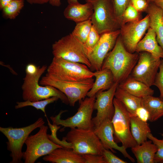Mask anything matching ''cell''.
Masks as SVG:
<instances>
[{"instance_id":"cell-1","label":"cell","mask_w":163,"mask_h":163,"mask_svg":"<svg viewBox=\"0 0 163 163\" xmlns=\"http://www.w3.org/2000/svg\"><path fill=\"white\" fill-rule=\"evenodd\" d=\"M139 57L138 53H130L126 49L120 35L114 47L105 58L101 69L110 70L114 82L119 84L130 75Z\"/></svg>"},{"instance_id":"cell-2","label":"cell","mask_w":163,"mask_h":163,"mask_svg":"<svg viewBox=\"0 0 163 163\" xmlns=\"http://www.w3.org/2000/svg\"><path fill=\"white\" fill-rule=\"evenodd\" d=\"M47 66H38L37 72L33 75L26 74L22 85V97L24 101H36L46 99L53 97L59 98L63 103L69 104L68 99L63 92L52 86H41L39 83V79L44 72Z\"/></svg>"},{"instance_id":"cell-3","label":"cell","mask_w":163,"mask_h":163,"mask_svg":"<svg viewBox=\"0 0 163 163\" xmlns=\"http://www.w3.org/2000/svg\"><path fill=\"white\" fill-rule=\"evenodd\" d=\"M88 68L84 64L54 57L46 75L63 81H80L94 77V72Z\"/></svg>"},{"instance_id":"cell-4","label":"cell","mask_w":163,"mask_h":163,"mask_svg":"<svg viewBox=\"0 0 163 163\" xmlns=\"http://www.w3.org/2000/svg\"><path fill=\"white\" fill-rule=\"evenodd\" d=\"M71 143L72 149L78 154L102 155L104 147L94 129L71 128L64 137Z\"/></svg>"},{"instance_id":"cell-5","label":"cell","mask_w":163,"mask_h":163,"mask_svg":"<svg viewBox=\"0 0 163 163\" xmlns=\"http://www.w3.org/2000/svg\"><path fill=\"white\" fill-rule=\"evenodd\" d=\"M45 122L42 117L39 118L34 123L21 128L0 127V131L7 138V149L11 152L12 161L10 163H22L23 152L22 151L23 145L34 130L44 125Z\"/></svg>"},{"instance_id":"cell-6","label":"cell","mask_w":163,"mask_h":163,"mask_svg":"<svg viewBox=\"0 0 163 163\" xmlns=\"http://www.w3.org/2000/svg\"><path fill=\"white\" fill-rule=\"evenodd\" d=\"M52 52L54 57L81 63L91 68L85 51L84 43L72 33L55 41L52 45Z\"/></svg>"},{"instance_id":"cell-7","label":"cell","mask_w":163,"mask_h":163,"mask_svg":"<svg viewBox=\"0 0 163 163\" xmlns=\"http://www.w3.org/2000/svg\"><path fill=\"white\" fill-rule=\"evenodd\" d=\"M94 82L93 78L76 82L66 81L46 75L42 77L40 84L42 85H50L59 89L66 96L70 105L74 107L77 102H80L85 98Z\"/></svg>"},{"instance_id":"cell-8","label":"cell","mask_w":163,"mask_h":163,"mask_svg":"<svg viewBox=\"0 0 163 163\" xmlns=\"http://www.w3.org/2000/svg\"><path fill=\"white\" fill-rule=\"evenodd\" d=\"M39 128L36 134L29 136L25 142L27 148L23 153L25 163H34L40 157L49 154L54 150L63 148L49 139L47 126L43 125Z\"/></svg>"},{"instance_id":"cell-9","label":"cell","mask_w":163,"mask_h":163,"mask_svg":"<svg viewBox=\"0 0 163 163\" xmlns=\"http://www.w3.org/2000/svg\"><path fill=\"white\" fill-rule=\"evenodd\" d=\"M113 103L115 112L112 119L114 138L117 143H121L126 149L137 144L130 131L131 115L124 105L115 97Z\"/></svg>"},{"instance_id":"cell-10","label":"cell","mask_w":163,"mask_h":163,"mask_svg":"<svg viewBox=\"0 0 163 163\" xmlns=\"http://www.w3.org/2000/svg\"><path fill=\"white\" fill-rule=\"evenodd\" d=\"M95 96L86 97L80 101L77 112L73 116L65 120L61 119L62 114L67 111L62 110L55 116L50 117L53 124L70 129H94L92 115L94 109Z\"/></svg>"},{"instance_id":"cell-11","label":"cell","mask_w":163,"mask_h":163,"mask_svg":"<svg viewBox=\"0 0 163 163\" xmlns=\"http://www.w3.org/2000/svg\"><path fill=\"white\" fill-rule=\"evenodd\" d=\"M85 1L93 6L94 11L91 20L100 34L120 29L121 25L114 15L108 0Z\"/></svg>"},{"instance_id":"cell-12","label":"cell","mask_w":163,"mask_h":163,"mask_svg":"<svg viewBox=\"0 0 163 163\" xmlns=\"http://www.w3.org/2000/svg\"><path fill=\"white\" fill-rule=\"evenodd\" d=\"M139 53L137 62L130 76L150 87L154 85L161 59L155 58L146 52Z\"/></svg>"},{"instance_id":"cell-13","label":"cell","mask_w":163,"mask_h":163,"mask_svg":"<svg viewBox=\"0 0 163 163\" xmlns=\"http://www.w3.org/2000/svg\"><path fill=\"white\" fill-rule=\"evenodd\" d=\"M150 19L148 14L143 18L122 25L120 36L126 49L129 52H136L137 45L150 27Z\"/></svg>"},{"instance_id":"cell-14","label":"cell","mask_w":163,"mask_h":163,"mask_svg":"<svg viewBox=\"0 0 163 163\" xmlns=\"http://www.w3.org/2000/svg\"><path fill=\"white\" fill-rule=\"evenodd\" d=\"M118 84L115 82L109 89L100 91L95 95L94 109L97 110V113L96 116L92 119L94 128L107 119L112 120L115 112L114 97Z\"/></svg>"},{"instance_id":"cell-15","label":"cell","mask_w":163,"mask_h":163,"mask_svg":"<svg viewBox=\"0 0 163 163\" xmlns=\"http://www.w3.org/2000/svg\"><path fill=\"white\" fill-rule=\"evenodd\" d=\"M120 34V29L101 34L98 43L87 56L91 68L96 71L101 69L105 58L114 47Z\"/></svg>"},{"instance_id":"cell-16","label":"cell","mask_w":163,"mask_h":163,"mask_svg":"<svg viewBox=\"0 0 163 163\" xmlns=\"http://www.w3.org/2000/svg\"><path fill=\"white\" fill-rule=\"evenodd\" d=\"M94 130L104 148L110 150L113 153L116 152L114 149L117 150L132 162H135L134 159L127 152L126 149L123 145L119 146L115 141L112 120H104L98 126L94 128Z\"/></svg>"},{"instance_id":"cell-17","label":"cell","mask_w":163,"mask_h":163,"mask_svg":"<svg viewBox=\"0 0 163 163\" xmlns=\"http://www.w3.org/2000/svg\"><path fill=\"white\" fill-rule=\"evenodd\" d=\"M92 5L86 2L84 4L78 2L68 4L65 9L63 14L66 19L76 23L91 20L93 13Z\"/></svg>"},{"instance_id":"cell-18","label":"cell","mask_w":163,"mask_h":163,"mask_svg":"<svg viewBox=\"0 0 163 163\" xmlns=\"http://www.w3.org/2000/svg\"><path fill=\"white\" fill-rule=\"evenodd\" d=\"M146 52L156 59H163V50L158 43L156 34L149 27L144 37L138 43L136 52Z\"/></svg>"},{"instance_id":"cell-19","label":"cell","mask_w":163,"mask_h":163,"mask_svg":"<svg viewBox=\"0 0 163 163\" xmlns=\"http://www.w3.org/2000/svg\"><path fill=\"white\" fill-rule=\"evenodd\" d=\"M43 159L44 161L54 163H85L82 155L72 149L62 148L54 150Z\"/></svg>"},{"instance_id":"cell-20","label":"cell","mask_w":163,"mask_h":163,"mask_svg":"<svg viewBox=\"0 0 163 163\" xmlns=\"http://www.w3.org/2000/svg\"><path fill=\"white\" fill-rule=\"evenodd\" d=\"M146 11L149 16L150 27L155 32L157 41L163 50V11L154 2L149 4Z\"/></svg>"},{"instance_id":"cell-21","label":"cell","mask_w":163,"mask_h":163,"mask_svg":"<svg viewBox=\"0 0 163 163\" xmlns=\"http://www.w3.org/2000/svg\"><path fill=\"white\" fill-rule=\"evenodd\" d=\"M95 81L87 94L88 97L95 96L99 91L107 90L110 88L115 82L112 73L107 69H101L94 72Z\"/></svg>"},{"instance_id":"cell-22","label":"cell","mask_w":163,"mask_h":163,"mask_svg":"<svg viewBox=\"0 0 163 163\" xmlns=\"http://www.w3.org/2000/svg\"><path fill=\"white\" fill-rule=\"evenodd\" d=\"M118 86L130 94L139 97L153 95L154 91L144 83L129 76Z\"/></svg>"},{"instance_id":"cell-23","label":"cell","mask_w":163,"mask_h":163,"mask_svg":"<svg viewBox=\"0 0 163 163\" xmlns=\"http://www.w3.org/2000/svg\"><path fill=\"white\" fill-rule=\"evenodd\" d=\"M138 163H154L157 150V146L151 140L146 141L131 148Z\"/></svg>"},{"instance_id":"cell-24","label":"cell","mask_w":163,"mask_h":163,"mask_svg":"<svg viewBox=\"0 0 163 163\" xmlns=\"http://www.w3.org/2000/svg\"><path fill=\"white\" fill-rule=\"evenodd\" d=\"M141 105L150 114L149 121H155L163 116V100L160 97L148 95L142 98Z\"/></svg>"},{"instance_id":"cell-25","label":"cell","mask_w":163,"mask_h":163,"mask_svg":"<svg viewBox=\"0 0 163 163\" xmlns=\"http://www.w3.org/2000/svg\"><path fill=\"white\" fill-rule=\"evenodd\" d=\"M130 131L137 145H140L147 140L148 134L151 133L149 124L137 117L131 116Z\"/></svg>"},{"instance_id":"cell-26","label":"cell","mask_w":163,"mask_h":163,"mask_svg":"<svg viewBox=\"0 0 163 163\" xmlns=\"http://www.w3.org/2000/svg\"><path fill=\"white\" fill-rule=\"evenodd\" d=\"M114 97L124 105L131 116H135L136 110L141 105V98L130 94L118 85Z\"/></svg>"},{"instance_id":"cell-27","label":"cell","mask_w":163,"mask_h":163,"mask_svg":"<svg viewBox=\"0 0 163 163\" xmlns=\"http://www.w3.org/2000/svg\"><path fill=\"white\" fill-rule=\"evenodd\" d=\"M24 0H12L2 10L4 18L14 19L19 15L24 5Z\"/></svg>"},{"instance_id":"cell-28","label":"cell","mask_w":163,"mask_h":163,"mask_svg":"<svg viewBox=\"0 0 163 163\" xmlns=\"http://www.w3.org/2000/svg\"><path fill=\"white\" fill-rule=\"evenodd\" d=\"M92 26L91 19L76 23L71 33L76 38L84 43L86 41Z\"/></svg>"},{"instance_id":"cell-29","label":"cell","mask_w":163,"mask_h":163,"mask_svg":"<svg viewBox=\"0 0 163 163\" xmlns=\"http://www.w3.org/2000/svg\"><path fill=\"white\" fill-rule=\"evenodd\" d=\"M59 98L56 97H53L50 98L39 101H25L22 102H17V105L15 106L16 109H18L24 107L31 106L36 108L37 110H40L45 114V116L46 117L45 107L46 106L51 103L57 101Z\"/></svg>"},{"instance_id":"cell-30","label":"cell","mask_w":163,"mask_h":163,"mask_svg":"<svg viewBox=\"0 0 163 163\" xmlns=\"http://www.w3.org/2000/svg\"><path fill=\"white\" fill-rule=\"evenodd\" d=\"M114 15L121 25L122 16L128 5L131 3L130 0H108Z\"/></svg>"},{"instance_id":"cell-31","label":"cell","mask_w":163,"mask_h":163,"mask_svg":"<svg viewBox=\"0 0 163 163\" xmlns=\"http://www.w3.org/2000/svg\"><path fill=\"white\" fill-rule=\"evenodd\" d=\"M100 37L101 34L92 25L86 41L84 43V49L87 56L94 48L99 41Z\"/></svg>"},{"instance_id":"cell-32","label":"cell","mask_w":163,"mask_h":163,"mask_svg":"<svg viewBox=\"0 0 163 163\" xmlns=\"http://www.w3.org/2000/svg\"><path fill=\"white\" fill-rule=\"evenodd\" d=\"M48 124L51 129L52 134L51 135L48 134L49 139L54 143L60 145L63 148L69 149H72V145L71 143L67 142L63 137L62 140L59 139L56 136V132L61 126L57 125L56 124L50 123L48 119Z\"/></svg>"},{"instance_id":"cell-33","label":"cell","mask_w":163,"mask_h":163,"mask_svg":"<svg viewBox=\"0 0 163 163\" xmlns=\"http://www.w3.org/2000/svg\"><path fill=\"white\" fill-rule=\"evenodd\" d=\"M140 12L130 3L123 13L121 26L126 23L135 22L140 20Z\"/></svg>"},{"instance_id":"cell-34","label":"cell","mask_w":163,"mask_h":163,"mask_svg":"<svg viewBox=\"0 0 163 163\" xmlns=\"http://www.w3.org/2000/svg\"><path fill=\"white\" fill-rule=\"evenodd\" d=\"M162 137L161 139H159L154 137L150 133H149L147 137L158 148V150L154 157L155 163H163V133L161 134Z\"/></svg>"},{"instance_id":"cell-35","label":"cell","mask_w":163,"mask_h":163,"mask_svg":"<svg viewBox=\"0 0 163 163\" xmlns=\"http://www.w3.org/2000/svg\"><path fill=\"white\" fill-rule=\"evenodd\" d=\"M159 71L156 76L154 85L157 87L159 90V97L163 100V59H161L159 67Z\"/></svg>"},{"instance_id":"cell-36","label":"cell","mask_w":163,"mask_h":163,"mask_svg":"<svg viewBox=\"0 0 163 163\" xmlns=\"http://www.w3.org/2000/svg\"><path fill=\"white\" fill-rule=\"evenodd\" d=\"M104 163H127L125 161L116 156L111 151L104 149L102 154Z\"/></svg>"},{"instance_id":"cell-37","label":"cell","mask_w":163,"mask_h":163,"mask_svg":"<svg viewBox=\"0 0 163 163\" xmlns=\"http://www.w3.org/2000/svg\"><path fill=\"white\" fill-rule=\"evenodd\" d=\"M85 163H104L102 155L91 154H85L82 155Z\"/></svg>"},{"instance_id":"cell-38","label":"cell","mask_w":163,"mask_h":163,"mask_svg":"<svg viewBox=\"0 0 163 163\" xmlns=\"http://www.w3.org/2000/svg\"><path fill=\"white\" fill-rule=\"evenodd\" d=\"M135 116L142 121L147 122L150 118V114L147 110L142 105L138 107L135 112Z\"/></svg>"},{"instance_id":"cell-39","label":"cell","mask_w":163,"mask_h":163,"mask_svg":"<svg viewBox=\"0 0 163 163\" xmlns=\"http://www.w3.org/2000/svg\"><path fill=\"white\" fill-rule=\"evenodd\" d=\"M133 6L139 12L146 11L149 3L146 0H130Z\"/></svg>"},{"instance_id":"cell-40","label":"cell","mask_w":163,"mask_h":163,"mask_svg":"<svg viewBox=\"0 0 163 163\" xmlns=\"http://www.w3.org/2000/svg\"><path fill=\"white\" fill-rule=\"evenodd\" d=\"M38 70V66L32 63L28 64L25 68L26 74L29 75H33L37 72Z\"/></svg>"},{"instance_id":"cell-41","label":"cell","mask_w":163,"mask_h":163,"mask_svg":"<svg viewBox=\"0 0 163 163\" xmlns=\"http://www.w3.org/2000/svg\"><path fill=\"white\" fill-rule=\"evenodd\" d=\"M30 4H43L49 2V0H26Z\"/></svg>"},{"instance_id":"cell-42","label":"cell","mask_w":163,"mask_h":163,"mask_svg":"<svg viewBox=\"0 0 163 163\" xmlns=\"http://www.w3.org/2000/svg\"><path fill=\"white\" fill-rule=\"evenodd\" d=\"M49 2L52 6L56 7H59L61 4V0H49Z\"/></svg>"},{"instance_id":"cell-43","label":"cell","mask_w":163,"mask_h":163,"mask_svg":"<svg viewBox=\"0 0 163 163\" xmlns=\"http://www.w3.org/2000/svg\"><path fill=\"white\" fill-rule=\"evenodd\" d=\"M12 0H0V9L2 10L3 8L8 4Z\"/></svg>"},{"instance_id":"cell-44","label":"cell","mask_w":163,"mask_h":163,"mask_svg":"<svg viewBox=\"0 0 163 163\" xmlns=\"http://www.w3.org/2000/svg\"><path fill=\"white\" fill-rule=\"evenodd\" d=\"M153 2L163 11V0H155Z\"/></svg>"},{"instance_id":"cell-45","label":"cell","mask_w":163,"mask_h":163,"mask_svg":"<svg viewBox=\"0 0 163 163\" xmlns=\"http://www.w3.org/2000/svg\"><path fill=\"white\" fill-rule=\"evenodd\" d=\"M68 4L77 3L78 2V0H67Z\"/></svg>"},{"instance_id":"cell-46","label":"cell","mask_w":163,"mask_h":163,"mask_svg":"<svg viewBox=\"0 0 163 163\" xmlns=\"http://www.w3.org/2000/svg\"><path fill=\"white\" fill-rule=\"evenodd\" d=\"M149 3H152L154 2L155 0H146Z\"/></svg>"}]
</instances>
